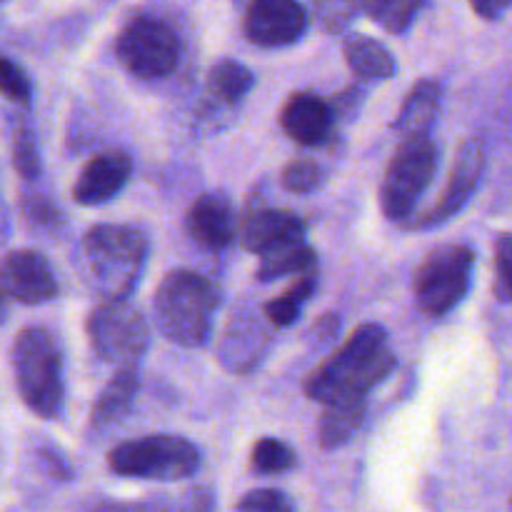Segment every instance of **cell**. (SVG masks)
<instances>
[{
  "label": "cell",
  "mask_w": 512,
  "mask_h": 512,
  "mask_svg": "<svg viewBox=\"0 0 512 512\" xmlns=\"http://www.w3.org/2000/svg\"><path fill=\"white\" fill-rule=\"evenodd\" d=\"M320 165L310 158H295L283 168V185L290 193H313L320 185Z\"/></svg>",
  "instance_id": "cell-27"
},
{
  "label": "cell",
  "mask_w": 512,
  "mask_h": 512,
  "mask_svg": "<svg viewBox=\"0 0 512 512\" xmlns=\"http://www.w3.org/2000/svg\"><path fill=\"white\" fill-rule=\"evenodd\" d=\"M0 85H3V93L10 100L20 105L30 103V80L25 75V70L20 65H15L10 58L0 60Z\"/></svg>",
  "instance_id": "cell-31"
},
{
  "label": "cell",
  "mask_w": 512,
  "mask_h": 512,
  "mask_svg": "<svg viewBox=\"0 0 512 512\" xmlns=\"http://www.w3.org/2000/svg\"><path fill=\"white\" fill-rule=\"evenodd\" d=\"M420 8L423 5L408 3V0H370V3H360L363 13H368L375 23L383 25L393 35L405 33L413 15L420 13Z\"/></svg>",
  "instance_id": "cell-26"
},
{
  "label": "cell",
  "mask_w": 512,
  "mask_h": 512,
  "mask_svg": "<svg viewBox=\"0 0 512 512\" xmlns=\"http://www.w3.org/2000/svg\"><path fill=\"white\" fill-rule=\"evenodd\" d=\"M438 145L430 138L403 140L390 158L380 185V205L385 218L405 223L413 218L420 198L438 173Z\"/></svg>",
  "instance_id": "cell-6"
},
{
  "label": "cell",
  "mask_w": 512,
  "mask_h": 512,
  "mask_svg": "<svg viewBox=\"0 0 512 512\" xmlns=\"http://www.w3.org/2000/svg\"><path fill=\"white\" fill-rule=\"evenodd\" d=\"M485 163H488V153H485L483 140H465V143L455 150L453 168H450L448 185H445L443 195H440V200L428 210V213L420 215L415 228H435V225L448 223L453 215H458L460 210L468 205V200L473 198L475 190L480 188Z\"/></svg>",
  "instance_id": "cell-10"
},
{
  "label": "cell",
  "mask_w": 512,
  "mask_h": 512,
  "mask_svg": "<svg viewBox=\"0 0 512 512\" xmlns=\"http://www.w3.org/2000/svg\"><path fill=\"white\" fill-rule=\"evenodd\" d=\"M298 458H295L293 448L278 438H260L255 440L253 453H250V465L255 473L260 475H280L295 468Z\"/></svg>",
  "instance_id": "cell-25"
},
{
  "label": "cell",
  "mask_w": 512,
  "mask_h": 512,
  "mask_svg": "<svg viewBox=\"0 0 512 512\" xmlns=\"http://www.w3.org/2000/svg\"><path fill=\"white\" fill-rule=\"evenodd\" d=\"M13 165L25 180H35L40 175V155L35 148V138L30 128H18L13 138Z\"/></svg>",
  "instance_id": "cell-28"
},
{
  "label": "cell",
  "mask_w": 512,
  "mask_h": 512,
  "mask_svg": "<svg viewBox=\"0 0 512 512\" xmlns=\"http://www.w3.org/2000/svg\"><path fill=\"white\" fill-rule=\"evenodd\" d=\"M345 60L358 78L385 80L395 75V58L380 40L370 35H348L343 45Z\"/></svg>",
  "instance_id": "cell-21"
},
{
  "label": "cell",
  "mask_w": 512,
  "mask_h": 512,
  "mask_svg": "<svg viewBox=\"0 0 512 512\" xmlns=\"http://www.w3.org/2000/svg\"><path fill=\"white\" fill-rule=\"evenodd\" d=\"M145 255L148 238L133 225H95L83 238V270L105 303L133 293Z\"/></svg>",
  "instance_id": "cell-3"
},
{
  "label": "cell",
  "mask_w": 512,
  "mask_h": 512,
  "mask_svg": "<svg viewBox=\"0 0 512 512\" xmlns=\"http://www.w3.org/2000/svg\"><path fill=\"white\" fill-rule=\"evenodd\" d=\"M360 13V3H323L318 5V18L328 33H340Z\"/></svg>",
  "instance_id": "cell-32"
},
{
  "label": "cell",
  "mask_w": 512,
  "mask_h": 512,
  "mask_svg": "<svg viewBox=\"0 0 512 512\" xmlns=\"http://www.w3.org/2000/svg\"><path fill=\"white\" fill-rule=\"evenodd\" d=\"M15 388L20 400L38 418L53 420L63 410V353L45 328H25L10 348Z\"/></svg>",
  "instance_id": "cell-4"
},
{
  "label": "cell",
  "mask_w": 512,
  "mask_h": 512,
  "mask_svg": "<svg viewBox=\"0 0 512 512\" xmlns=\"http://www.w3.org/2000/svg\"><path fill=\"white\" fill-rule=\"evenodd\" d=\"M235 512H295L293 503L285 493L273 488L253 490L245 498H240V503L235 505Z\"/></svg>",
  "instance_id": "cell-29"
},
{
  "label": "cell",
  "mask_w": 512,
  "mask_h": 512,
  "mask_svg": "<svg viewBox=\"0 0 512 512\" xmlns=\"http://www.w3.org/2000/svg\"><path fill=\"white\" fill-rule=\"evenodd\" d=\"M88 343L98 358L118 365V370L135 368V360L148 350L150 330L143 313L128 300H110L90 310L85 320Z\"/></svg>",
  "instance_id": "cell-8"
},
{
  "label": "cell",
  "mask_w": 512,
  "mask_h": 512,
  "mask_svg": "<svg viewBox=\"0 0 512 512\" xmlns=\"http://www.w3.org/2000/svg\"><path fill=\"white\" fill-rule=\"evenodd\" d=\"M3 293L23 305H40L55 298L58 280L43 255L18 248L3 258Z\"/></svg>",
  "instance_id": "cell-12"
},
{
  "label": "cell",
  "mask_w": 512,
  "mask_h": 512,
  "mask_svg": "<svg viewBox=\"0 0 512 512\" xmlns=\"http://www.w3.org/2000/svg\"><path fill=\"white\" fill-rule=\"evenodd\" d=\"M335 108L315 93H295L280 113L285 135L300 145H323L333 135Z\"/></svg>",
  "instance_id": "cell-15"
},
{
  "label": "cell",
  "mask_w": 512,
  "mask_h": 512,
  "mask_svg": "<svg viewBox=\"0 0 512 512\" xmlns=\"http://www.w3.org/2000/svg\"><path fill=\"white\" fill-rule=\"evenodd\" d=\"M440 103H443V85L433 78L420 80V83L413 85L408 98H405L403 108H400L398 118H395V130L405 140L430 138V128H433L435 118H438Z\"/></svg>",
  "instance_id": "cell-18"
},
{
  "label": "cell",
  "mask_w": 512,
  "mask_h": 512,
  "mask_svg": "<svg viewBox=\"0 0 512 512\" xmlns=\"http://www.w3.org/2000/svg\"><path fill=\"white\" fill-rule=\"evenodd\" d=\"M368 415V400H343V403L325 405L318 423L320 448L335 450L348 443L365 423Z\"/></svg>",
  "instance_id": "cell-20"
},
{
  "label": "cell",
  "mask_w": 512,
  "mask_h": 512,
  "mask_svg": "<svg viewBox=\"0 0 512 512\" xmlns=\"http://www.w3.org/2000/svg\"><path fill=\"white\" fill-rule=\"evenodd\" d=\"M108 465L123 478L175 483L198 473L200 453L180 435H145L115 445L108 453Z\"/></svg>",
  "instance_id": "cell-5"
},
{
  "label": "cell",
  "mask_w": 512,
  "mask_h": 512,
  "mask_svg": "<svg viewBox=\"0 0 512 512\" xmlns=\"http://www.w3.org/2000/svg\"><path fill=\"white\" fill-rule=\"evenodd\" d=\"M255 75L238 60H218L208 73V90L223 103H238L250 93Z\"/></svg>",
  "instance_id": "cell-23"
},
{
  "label": "cell",
  "mask_w": 512,
  "mask_h": 512,
  "mask_svg": "<svg viewBox=\"0 0 512 512\" xmlns=\"http://www.w3.org/2000/svg\"><path fill=\"white\" fill-rule=\"evenodd\" d=\"M140 380L138 370L135 368H123L110 378V383L105 385L103 393L98 395L93 405V413H90V423L93 428H108V425L118 423L130 408H133V400L138 395Z\"/></svg>",
  "instance_id": "cell-19"
},
{
  "label": "cell",
  "mask_w": 512,
  "mask_h": 512,
  "mask_svg": "<svg viewBox=\"0 0 512 512\" xmlns=\"http://www.w3.org/2000/svg\"><path fill=\"white\" fill-rule=\"evenodd\" d=\"M185 230L205 250L228 248L235 235V220L230 200L220 193H205L190 205L185 215Z\"/></svg>",
  "instance_id": "cell-16"
},
{
  "label": "cell",
  "mask_w": 512,
  "mask_h": 512,
  "mask_svg": "<svg viewBox=\"0 0 512 512\" xmlns=\"http://www.w3.org/2000/svg\"><path fill=\"white\" fill-rule=\"evenodd\" d=\"M475 253L468 245H443L433 250L413 280L420 313L443 318L468 295L473 280Z\"/></svg>",
  "instance_id": "cell-7"
},
{
  "label": "cell",
  "mask_w": 512,
  "mask_h": 512,
  "mask_svg": "<svg viewBox=\"0 0 512 512\" xmlns=\"http://www.w3.org/2000/svg\"><path fill=\"white\" fill-rule=\"evenodd\" d=\"M308 30V10L293 0H258L245 15V35L260 48H283Z\"/></svg>",
  "instance_id": "cell-11"
},
{
  "label": "cell",
  "mask_w": 512,
  "mask_h": 512,
  "mask_svg": "<svg viewBox=\"0 0 512 512\" xmlns=\"http://www.w3.org/2000/svg\"><path fill=\"white\" fill-rule=\"evenodd\" d=\"M495 293L505 303H512V235H500L495 243Z\"/></svg>",
  "instance_id": "cell-30"
},
{
  "label": "cell",
  "mask_w": 512,
  "mask_h": 512,
  "mask_svg": "<svg viewBox=\"0 0 512 512\" xmlns=\"http://www.w3.org/2000/svg\"><path fill=\"white\" fill-rule=\"evenodd\" d=\"M115 53L135 78L160 80L173 73L178 65L180 40L165 20L140 15L120 30Z\"/></svg>",
  "instance_id": "cell-9"
},
{
  "label": "cell",
  "mask_w": 512,
  "mask_h": 512,
  "mask_svg": "<svg viewBox=\"0 0 512 512\" xmlns=\"http://www.w3.org/2000/svg\"><path fill=\"white\" fill-rule=\"evenodd\" d=\"M508 8H510V3H473L475 13L483 15V18H488V20H495L500 13H503V10H508Z\"/></svg>",
  "instance_id": "cell-33"
},
{
  "label": "cell",
  "mask_w": 512,
  "mask_h": 512,
  "mask_svg": "<svg viewBox=\"0 0 512 512\" xmlns=\"http://www.w3.org/2000/svg\"><path fill=\"white\" fill-rule=\"evenodd\" d=\"M315 285H318V275L315 273L303 275V278H300L298 283L290 285L283 295L268 300V303L263 305V315L270 320V323L278 325V328H288V325H293L295 320H298L305 300L315 293Z\"/></svg>",
  "instance_id": "cell-24"
},
{
  "label": "cell",
  "mask_w": 512,
  "mask_h": 512,
  "mask_svg": "<svg viewBox=\"0 0 512 512\" xmlns=\"http://www.w3.org/2000/svg\"><path fill=\"white\" fill-rule=\"evenodd\" d=\"M270 345V333L260 320L243 315V318H233L228 323V330L223 335L218 355L220 363L230 370V373H250L255 365L263 360L265 350Z\"/></svg>",
  "instance_id": "cell-17"
},
{
  "label": "cell",
  "mask_w": 512,
  "mask_h": 512,
  "mask_svg": "<svg viewBox=\"0 0 512 512\" xmlns=\"http://www.w3.org/2000/svg\"><path fill=\"white\" fill-rule=\"evenodd\" d=\"M315 268H318V255H315V250L308 243H298L265 255L260 268L255 270V278L263 280V283H270V280H278L283 275L293 273H298L303 278V275L315 273Z\"/></svg>",
  "instance_id": "cell-22"
},
{
  "label": "cell",
  "mask_w": 512,
  "mask_h": 512,
  "mask_svg": "<svg viewBox=\"0 0 512 512\" xmlns=\"http://www.w3.org/2000/svg\"><path fill=\"white\" fill-rule=\"evenodd\" d=\"M195 512H210V505L208 503H200L198 508H195Z\"/></svg>",
  "instance_id": "cell-34"
},
{
  "label": "cell",
  "mask_w": 512,
  "mask_h": 512,
  "mask_svg": "<svg viewBox=\"0 0 512 512\" xmlns=\"http://www.w3.org/2000/svg\"><path fill=\"white\" fill-rule=\"evenodd\" d=\"M133 160L123 150H105L90 158L73 185V200L80 205H103L128 183Z\"/></svg>",
  "instance_id": "cell-14"
},
{
  "label": "cell",
  "mask_w": 512,
  "mask_h": 512,
  "mask_svg": "<svg viewBox=\"0 0 512 512\" xmlns=\"http://www.w3.org/2000/svg\"><path fill=\"white\" fill-rule=\"evenodd\" d=\"M220 293L195 270H170L155 290L153 310L160 333L183 348H200L213 333Z\"/></svg>",
  "instance_id": "cell-2"
},
{
  "label": "cell",
  "mask_w": 512,
  "mask_h": 512,
  "mask_svg": "<svg viewBox=\"0 0 512 512\" xmlns=\"http://www.w3.org/2000/svg\"><path fill=\"white\" fill-rule=\"evenodd\" d=\"M398 365L383 325L365 323L350 335L343 348L305 380V395L320 405L365 400Z\"/></svg>",
  "instance_id": "cell-1"
},
{
  "label": "cell",
  "mask_w": 512,
  "mask_h": 512,
  "mask_svg": "<svg viewBox=\"0 0 512 512\" xmlns=\"http://www.w3.org/2000/svg\"><path fill=\"white\" fill-rule=\"evenodd\" d=\"M305 223L300 215L290 213V210L278 208H260L245 215L240 223V245L248 253L270 255L288 245L305 243Z\"/></svg>",
  "instance_id": "cell-13"
}]
</instances>
